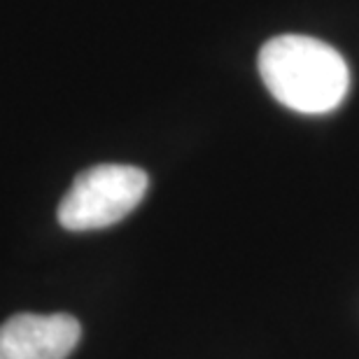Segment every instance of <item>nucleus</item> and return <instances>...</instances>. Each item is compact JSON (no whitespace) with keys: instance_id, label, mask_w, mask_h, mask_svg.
<instances>
[{"instance_id":"obj_2","label":"nucleus","mask_w":359,"mask_h":359,"mask_svg":"<svg viewBox=\"0 0 359 359\" xmlns=\"http://www.w3.org/2000/svg\"><path fill=\"white\" fill-rule=\"evenodd\" d=\"M149 177L126 163H100L82 170L59 205V222L68 231H96L117 224L145 198Z\"/></svg>"},{"instance_id":"obj_3","label":"nucleus","mask_w":359,"mask_h":359,"mask_svg":"<svg viewBox=\"0 0 359 359\" xmlns=\"http://www.w3.org/2000/svg\"><path fill=\"white\" fill-rule=\"evenodd\" d=\"M80 336V322L68 313H19L0 325V359H66Z\"/></svg>"},{"instance_id":"obj_1","label":"nucleus","mask_w":359,"mask_h":359,"mask_svg":"<svg viewBox=\"0 0 359 359\" xmlns=\"http://www.w3.org/2000/svg\"><path fill=\"white\" fill-rule=\"evenodd\" d=\"M259 75L280 105L301 114H325L348 96L350 70L332 45L311 35H278L259 52Z\"/></svg>"}]
</instances>
